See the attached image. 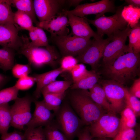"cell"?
I'll return each mask as SVG.
<instances>
[{"label": "cell", "mask_w": 140, "mask_h": 140, "mask_svg": "<svg viewBox=\"0 0 140 140\" xmlns=\"http://www.w3.org/2000/svg\"><path fill=\"white\" fill-rule=\"evenodd\" d=\"M140 64L139 53L127 52L110 66L104 67L103 73L108 79L124 86L139 74Z\"/></svg>", "instance_id": "1"}, {"label": "cell", "mask_w": 140, "mask_h": 140, "mask_svg": "<svg viewBox=\"0 0 140 140\" xmlns=\"http://www.w3.org/2000/svg\"><path fill=\"white\" fill-rule=\"evenodd\" d=\"M69 99L72 107L85 125L89 126L107 112L82 90H73Z\"/></svg>", "instance_id": "2"}, {"label": "cell", "mask_w": 140, "mask_h": 140, "mask_svg": "<svg viewBox=\"0 0 140 140\" xmlns=\"http://www.w3.org/2000/svg\"><path fill=\"white\" fill-rule=\"evenodd\" d=\"M23 38V45L17 52L26 57L31 66L40 68L45 65H55L59 55L54 46L49 45L45 47L33 46L27 37Z\"/></svg>", "instance_id": "3"}, {"label": "cell", "mask_w": 140, "mask_h": 140, "mask_svg": "<svg viewBox=\"0 0 140 140\" xmlns=\"http://www.w3.org/2000/svg\"><path fill=\"white\" fill-rule=\"evenodd\" d=\"M131 28L129 25L122 30H118L111 35V41L104 49L103 56L104 67L110 66L120 56L128 52L126 42Z\"/></svg>", "instance_id": "4"}, {"label": "cell", "mask_w": 140, "mask_h": 140, "mask_svg": "<svg viewBox=\"0 0 140 140\" xmlns=\"http://www.w3.org/2000/svg\"><path fill=\"white\" fill-rule=\"evenodd\" d=\"M58 112L59 126L67 140H73L86 125L67 103L63 104Z\"/></svg>", "instance_id": "5"}, {"label": "cell", "mask_w": 140, "mask_h": 140, "mask_svg": "<svg viewBox=\"0 0 140 140\" xmlns=\"http://www.w3.org/2000/svg\"><path fill=\"white\" fill-rule=\"evenodd\" d=\"M89 128L94 138H113L120 130V118L116 113L107 112L89 126Z\"/></svg>", "instance_id": "6"}, {"label": "cell", "mask_w": 140, "mask_h": 140, "mask_svg": "<svg viewBox=\"0 0 140 140\" xmlns=\"http://www.w3.org/2000/svg\"><path fill=\"white\" fill-rule=\"evenodd\" d=\"M123 8L122 6L118 8L115 13L110 16H103L94 20L86 19L89 23L96 27L99 36L103 38L106 34L109 37L115 31L123 30L127 26V23L121 15Z\"/></svg>", "instance_id": "7"}, {"label": "cell", "mask_w": 140, "mask_h": 140, "mask_svg": "<svg viewBox=\"0 0 140 140\" xmlns=\"http://www.w3.org/2000/svg\"><path fill=\"white\" fill-rule=\"evenodd\" d=\"M51 38L63 56L67 55L77 56L85 51L93 41V39L77 37L71 33L67 36Z\"/></svg>", "instance_id": "8"}, {"label": "cell", "mask_w": 140, "mask_h": 140, "mask_svg": "<svg viewBox=\"0 0 140 140\" xmlns=\"http://www.w3.org/2000/svg\"><path fill=\"white\" fill-rule=\"evenodd\" d=\"M34 99L27 95L21 97H17L10 107L12 116L11 126L17 129L22 130L30 120L32 115L31 105Z\"/></svg>", "instance_id": "9"}, {"label": "cell", "mask_w": 140, "mask_h": 140, "mask_svg": "<svg viewBox=\"0 0 140 140\" xmlns=\"http://www.w3.org/2000/svg\"><path fill=\"white\" fill-rule=\"evenodd\" d=\"M107 99L114 113H120L125 107L127 88L112 80H103L100 82Z\"/></svg>", "instance_id": "10"}, {"label": "cell", "mask_w": 140, "mask_h": 140, "mask_svg": "<svg viewBox=\"0 0 140 140\" xmlns=\"http://www.w3.org/2000/svg\"><path fill=\"white\" fill-rule=\"evenodd\" d=\"M114 0H102L91 3L79 4L68 13L80 17L88 15L95 14V18L103 16L107 12H115L116 9Z\"/></svg>", "instance_id": "11"}, {"label": "cell", "mask_w": 140, "mask_h": 140, "mask_svg": "<svg viewBox=\"0 0 140 140\" xmlns=\"http://www.w3.org/2000/svg\"><path fill=\"white\" fill-rule=\"evenodd\" d=\"M111 36L105 39H93L92 43L83 52L75 57L78 62L89 65L94 70L103 57L105 48L111 41Z\"/></svg>", "instance_id": "12"}, {"label": "cell", "mask_w": 140, "mask_h": 140, "mask_svg": "<svg viewBox=\"0 0 140 140\" xmlns=\"http://www.w3.org/2000/svg\"><path fill=\"white\" fill-rule=\"evenodd\" d=\"M65 9L50 19L42 22H38L36 26L49 32L51 38L67 36L69 33L67 27L69 25L68 11Z\"/></svg>", "instance_id": "13"}, {"label": "cell", "mask_w": 140, "mask_h": 140, "mask_svg": "<svg viewBox=\"0 0 140 140\" xmlns=\"http://www.w3.org/2000/svg\"><path fill=\"white\" fill-rule=\"evenodd\" d=\"M33 4L36 16L41 22L48 20L65 9L66 0H34Z\"/></svg>", "instance_id": "14"}, {"label": "cell", "mask_w": 140, "mask_h": 140, "mask_svg": "<svg viewBox=\"0 0 140 140\" xmlns=\"http://www.w3.org/2000/svg\"><path fill=\"white\" fill-rule=\"evenodd\" d=\"M19 28L16 24L0 25V45L18 52L23 46V36L18 35Z\"/></svg>", "instance_id": "15"}, {"label": "cell", "mask_w": 140, "mask_h": 140, "mask_svg": "<svg viewBox=\"0 0 140 140\" xmlns=\"http://www.w3.org/2000/svg\"><path fill=\"white\" fill-rule=\"evenodd\" d=\"M67 16L72 35L88 39L91 37L95 39L103 38L92 30L86 17H78L68 13Z\"/></svg>", "instance_id": "16"}, {"label": "cell", "mask_w": 140, "mask_h": 140, "mask_svg": "<svg viewBox=\"0 0 140 140\" xmlns=\"http://www.w3.org/2000/svg\"><path fill=\"white\" fill-rule=\"evenodd\" d=\"M33 102L35 109L30 120L26 125L27 128L46 126L51 123L54 114L47 107L43 100L39 101L34 100Z\"/></svg>", "instance_id": "17"}, {"label": "cell", "mask_w": 140, "mask_h": 140, "mask_svg": "<svg viewBox=\"0 0 140 140\" xmlns=\"http://www.w3.org/2000/svg\"><path fill=\"white\" fill-rule=\"evenodd\" d=\"M64 72L60 67L54 69L41 74H34L36 87L32 96L37 100L40 96L41 91L45 86L56 80L57 78Z\"/></svg>", "instance_id": "18"}, {"label": "cell", "mask_w": 140, "mask_h": 140, "mask_svg": "<svg viewBox=\"0 0 140 140\" xmlns=\"http://www.w3.org/2000/svg\"><path fill=\"white\" fill-rule=\"evenodd\" d=\"M83 90L93 101L107 112L114 113L111 109L104 90L99 84H96L89 91Z\"/></svg>", "instance_id": "19"}, {"label": "cell", "mask_w": 140, "mask_h": 140, "mask_svg": "<svg viewBox=\"0 0 140 140\" xmlns=\"http://www.w3.org/2000/svg\"><path fill=\"white\" fill-rule=\"evenodd\" d=\"M99 76L95 70L88 71L86 74L77 82L73 83L71 86L72 90H89L99 81Z\"/></svg>", "instance_id": "20"}, {"label": "cell", "mask_w": 140, "mask_h": 140, "mask_svg": "<svg viewBox=\"0 0 140 140\" xmlns=\"http://www.w3.org/2000/svg\"><path fill=\"white\" fill-rule=\"evenodd\" d=\"M11 6L17 8V10L23 12L27 15L33 23L36 25L38 22L34 8L33 1L32 0H10Z\"/></svg>", "instance_id": "21"}, {"label": "cell", "mask_w": 140, "mask_h": 140, "mask_svg": "<svg viewBox=\"0 0 140 140\" xmlns=\"http://www.w3.org/2000/svg\"><path fill=\"white\" fill-rule=\"evenodd\" d=\"M121 15L131 28L137 25L139 22L140 9L131 5L124 6L121 12Z\"/></svg>", "instance_id": "22"}, {"label": "cell", "mask_w": 140, "mask_h": 140, "mask_svg": "<svg viewBox=\"0 0 140 140\" xmlns=\"http://www.w3.org/2000/svg\"><path fill=\"white\" fill-rule=\"evenodd\" d=\"M15 51L8 47L0 48V69L4 72L11 69L14 65Z\"/></svg>", "instance_id": "23"}, {"label": "cell", "mask_w": 140, "mask_h": 140, "mask_svg": "<svg viewBox=\"0 0 140 140\" xmlns=\"http://www.w3.org/2000/svg\"><path fill=\"white\" fill-rule=\"evenodd\" d=\"M129 39L128 45V52L136 54L140 52V24L139 22L133 27L131 29L128 35Z\"/></svg>", "instance_id": "24"}, {"label": "cell", "mask_w": 140, "mask_h": 140, "mask_svg": "<svg viewBox=\"0 0 140 140\" xmlns=\"http://www.w3.org/2000/svg\"><path fill=\"white\" fill-rule=\"evenodd\" d=\"M65 92L59 94L47 93L42 94L43 101L47 107L51 111L57 113L65 95Z\"/></svg>", "instance_id": "25"}, {"label": "cell", "mask_w": 140, "mask_h": 140, "mask_svg": "<svg viewBox=\"0 0 140 140\" xmlns=\"http://www.w3.org/2000/svg\"><path fill=\"white\" fill-rule=\"evenodd\" d=\"M11 120L10 107L8 103L0 105V134L8 132Z\"/></svg>", "instance_id": "26"}, {"label": "cell", "mask_w": 140, "mask_h": 140, "mask_svg": "<svg viewBox=\"0 0 140 140\" xmlns=\"http://www.w3.org/2000/svg\"><path fill=\"white\" fill-rule=\"evenodd\" d=\"M120 113V130L132 129L137 124L136 117L130 109L125 107Z\"/></svg>", "instance_id": "27"}, {"label": "cell", "mask_w": 140, "mask_h": 140, "mask_svg": "<svg viewBox=\"0 0 140 140\" xmlns=\"http://www.w3.org/2000/svg\"><path fill=\"white\" fill-rule=\"evenodd\" d=\"M14 13L10 0H0V25L15 24L13 20Z\"/></svg>", "instance_id": "28"}, {"label": "cell", "mask_w": 140, "mask_h": 140, "mask_svg": "<svg viewBox=\"0 0 140 140\" xmlns=\"http://www.w3.org/2000/svg\"><path fill=\"white\" fill-rule=\"evenodd\" d=\"M70 80L55 81L44 87L42 89V94L47 93L59 94L66 92L72 84Z\"/></svg>", "instance_id": "29"}, {"label": "cell", "mask_w": 140, "mask_h": 140, "mask_svg": "<svg viewBox=\"0 0 140 140\" xmlns=\"http://www.w3.org/2000/svg\"><path fill=\"white\" fill-rule=\"evenodd\" d=\"M14 21L16 24L23 29L29 31L33 30L34 26L30 17L24 12L17 10L14 13Z\"/></svg>", "instance_id": "30"}, {"label": "cell", "mask_w": 140, "mask_h": 140, "mask_svg": "<svg viewBox=\"0 0 140 140\" xmlns=\"http://www.w3.org/2000/svg\"><path fill=\"white\" fill-rule=\"evenodd\" d=\"M19 91L14 86L0 90V105L15 100L18 97Z\"/></svg>", "instance_id": "31"}, {"label": "cell", "mask_w": 140, "mask_h": 140, "mask_svg": "<svg viewBox=\"0 0 140 140\" xmlns=\"http://www.w3.org/2000/svg\"><path fill=\"white\" fill-rule=\"evenodd\" d=\"M24 135L25 140H46L44 129L42 127L27 128Z\"/></svg>", "instance_id": "32"}, {"label": "cell", "mask_w": 140, "mask_h": 140, "mask_svg": "<svg viewBox=\"0 0 140 140\" xmlns=\"http://www.w3.org/2000/svg\"><path fill=\"white\" fill-rule=\"evenodd\" d=\"M125 107L130 109L136 117L140 115V101L137 97L132 95L129 92L128 89L126 90Z\"/></svg>", "instance_id": "33"}, {"label": "cell", "mask_w": 140, "mask_h": 140, "mask_svg": "<svg viewBox=\"0 0 140 140\" xmlns=\"http://www.w3.org/2000/svg\"><path fill=\"white\" fill-rule=\"evenodd\" d=\"M31 66L26 64H16L11 69L12 73L14 77L19 79L29 75L31 72Z\"/></svg>", "instance_id": "34"}, {"label": "cell", "mask_w": 140, "mask_h": 140, "mask_svg": "<svg viewBox=\"0 0 140 140\" xmlns=\"http://www.w3.org/2000/svg\"><path fill=\"white\" fill-rule=\"evenodd\" d=\"M36 82L33 76L28 75L19 79L14 85L19 90H26L31 88Z\"/></svg>", "instance_id": "35"}, {"label": "cell", "mask_w": 140, "mask_h": 140, "mask_svg": "<svg viewBox=\"0 0 140 140\" xmlns=\"http://www.w3.org/2000/svg\"><path fill=\"white\" fill-rule=\"evenodd\" d=\"M78 63V61L75 57L71 55H65L63 56L60 60V67L64 72H70Z\"/></svg>", "instance_id": "36"}, {"label": "cell", "mask_w": 140, "mask_h": 140, "mask_svg": "<svg viewBox=\"0 0 140 140\" xmlns=\"http://www.w3.org/2000/svg\"><path fill=\"white\" fill-rule=\"evenodd\" d=\"M88 70L82 63H78L73 68L70 73L71 75L73 83H75L83 77Z\"/></svg>", "instance_id": "37"}, {"label": "cell", "mask_w": 140, "mask_h": 140, "mask_svg": "<svg viewBox=\"0 0 140 140\" xmlns=\"http://www.w3.org/2000/svg\"><path fill=\"white\" fill-rule=\"evenodd\" d=\"M137 134L133 128L120 130L113 140H137Z\"/></svg>", "instance_id": "38"}, {"label": "cell", "mask_w": 140, "mask_h": 140, "mask_svg": "<svg viewBox=\"0 0 140 140\" xmlns=\"http://www.w3.org/2000/svg\"><path fill=\"white\" fill-rule=\"evenodd\" d=\"M45 127V131L49 133L55 140H67L63 133L60 131L52 123Z\"/></svg>", "instance_id": "39"}, {"label": "cell", "mask_w": 140, "mask_h": 140, "mask_svg": "<svg viewBox=\"0 0 140 140\" xmlns=\"http://www.w3.org/2000/svg\"><path fill=\"white\" fill-rule=\"evenodd\" d=\"M34 30L38 36L39 47H46L48 46L49 44L47 38L46 33L42 29L37 26H34Z\"/></svg>", "instance_id": "40"}, {"label": "cell", "mask_w": 140, "mask_h": 140, "mask_svg": "<svg viewBox=\"0 0 140 140\" xmlns=\"http://www.w3.org/2000/svg\"><path fill=\"white\" fill-rule=\"evenodd\" d=\"M1 139V140H25L24 134L16 131L2 135Z\"/></svg>", "instance_id": "41"}, {"label": "cell", "mask_w": 140, "mask_h": 140, "mask_svg": "<svg viewBox=\"0 0 140 140\" xmlns=\"http://www.w3.org/2000/svg\"><path fill=\"white\" fill-rule=\"evenodd\" d=\"M129 93L138 99L140 98V78L134 80L129 90Z\"/></svg>", "instance_id": "42"}, {"label": "cell", "mask_w": 140, "mask_h": 140, "mask_svg": "<svg viewBox=\"0 0 140 140\" xmlns=\"http://www.w3.org/2000/svg\"><path fill=\"white\" fill-rule=\"evenodd\" d=\"M77 136L78 140H95L90 133L88 126L82 128Z\"/></svg>", "instance_id": "43"}, {"label": "cell", "mask_w": 140, "mask_h": 140, "mask_svg": "<svg viewBox=\"0 0 140 140\" xmlns=\"http://www.w3.org/2000/svg\"><path fill=\"white\" fill-rule=\"evenodd\" d=\"M29 31L30 38L31 40V41L30 42V44L33 46L39 47L38 36L34 30V28L33 30Z\"/></svg>", "instance_id": "44"}, {"label": "cell", "mask_w": 140, "mask_h": 140, "mask_svg": "<svg viewBox=\"0 0 140 140\" xmlns=\"http://www.w3.org/2000/svg\"><path fill=\"white\" fill-rule=\"evenodd\" d=\"M9 79L8 76L0 73V89L6 84Z\"/></svg>", "instance_id": "45"}, {"label": "cell", "mask_w": 140, "mask_h": 140, "mask_svg": "<svg viewBox=\"0 0 140 140\" xmlns=\"http://www.w3.org/2000/svg\"><path fill=\"white\" fill-rule=\"evenodd\" d=\"M126 4L132 5L134 6L140 8V0H125Z\"/></svg>", "instance_id": "46"}, {"label": "cell", "mask_w": 140, "mask_h": 140, "mask_svg": "<svg viewBox=\"0 0 140 140\" xmlns=\"http://www.w3.org/2000/svg\"><path fill=\"white\" fill-rule=\"evenodd\" d=\"M83 1L81 0H66V4H67L69 7L72 6H75L76 7Z\"/></svg>", "instance_id": "47"}, {"label": "cell", "mask_w": 140, "mask_h": 140, "mask_svg": "<svg viewBox=\"0 0 140 140\" xmlns=\"http://www.w3.org/2000/svg\"><path fill=\"white\" fill-rule=\"evenodd\" d=\"M45 131L46 140H55L49 133L45 131Z\"/></svg>", "instance_id": "48"}, {"label": "cell", "mask_w": 140, "mask_h": 140, "mask_svg": "<svg viewBox=\"0 0 140 140\" xmlns=\"http://www.w3.org/2000/svg\"><path fill=\"white\" fill-rule=\"evenodd\" d=\"M109 138H99L97 140H111Z\"/></svg>", "instance_id": "49"}]
</instances>
